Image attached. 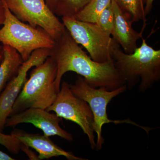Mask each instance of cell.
I'll return each instance as SVG.
<instances>
[{"instance_id":"24","label":"cell","mask_w":160,"mask_h":160,"mask_svg":"<svg viewBox=\"0 0 160 160\" xmlns=\"http://www.w3.org/2000/svg\"><path fill=\"white\" fill-rule=\"evenodd\" d=\"M3 57V45H0V63L2 62Z\"/></svg>"},{"instance_id":"13","label":"cell","mask_w":160,"mask_h":160,"mask_svg":"<svg viewBox=\"0 0 160 160\" xmlns=\"http://www.w3.org/2000/svg\"><path fill=\"white\" fill-rule=\"evenodd\" d=\"M3 57L0 63V94L8 83L17 75L23 59L16 49L3 45Z\"/></svg>"},{"instance_id":"14","label":"cell","mask_w":160,"mask_h":160,"mask_svg":"<svg viewBox=\"0 0 160 160\" xmlns=\"http://www.w3.org/2000/svg\"><path fill=\"white\" fill-rule=\"evenodd\" d=\"M131 22L142 20L146 25V0H113Z\"/></svg>"},{"instance_id":"20","label":"cell","mask_w":160,"mask_h":160,"mask_svg":"<svg viewBox=\"0 0 160 160\" xmlns=\"http://www.w3.org/2000/svg\"><path fill=\"white\" fill-rule=\"evenodd\" d=\"M5 19V10L2 0H0V26L2 25Z\"/></svg>"},{"instance_id":"5","label":"cell","mask_w":160,"mask_h":160,"mask_svg":"<svg viewBox=\"0 0 160 160\" xmlns=\"http://www.w3.org/2000/svg\"><path fill=\"white\" fill-rule=\"evenodd\" d=\"M70 88L72 93L78 97L85 100L89 104L93 114V129L97 135L96 142L97 150L102 148L104 139L102 136L103 125L108 123L115 124L120 123H130L139 126L146 130L145 127H141L131 120H111L108 118L107 107L113 98L124 92L127 89L124 85L113 90H109L104 87L94 88L89 86L82 77L78 76L74 84H70Z\"/></svg>"},{"instance_id":"11","label":"cell","mask_w":160,"mask_h":160,"mask_svg":"<svg viewBox=\"0 0 160 160\" xmlns=\"http://www.w3.org/2000/svg\"><path fill=\"white\" fill-rule=\"evenodd\" d=\"M10 134L22 144L34 149L38 153L39 160L48 159L58 156L65 157L69 160H88L76 156L71 152L65 151L56 145L49 137L45 135L29 133L17 129L12 132Z\"/></svg>"},{"instance_id":"17","label":"cell","mask_w":160,"mask_h":160,"mask_svg":"<svg viewBox=\"0 0 160 160\" xmlns=\"http://www.w3.org/2000/svg\"><path fill=\"white\" fill-rule=\"evenodd\" d=\"M114 13L111 2L100 15L96 24L111 35L113 27Z\"/></svg>"},{"instance_id":"18","label":"cell","mask_w":160,"mask_h":160,"mask_svg":"<svg viewBox=\"0 0 160 160\" xmlns=\"http://www.w3.org/2000/svg\"><path fill=\"white\" fill-rule=\"evenodd\" d=\"M21 144L18 139L11 134H4L0 131V145L4 146L11 153L18 154L21 150Z\"/></svg>"},{"instance_id":"10","label":"cell","mask_w":160,"mask_h":160,"mask_svg":"<svg viewBox=\"0 0 160 160\" xmlns=\"http://www.w3.org/2000/svg\"><path fill=\"white\" fill-rule=\"evenodd\" d=\"M62 121V118L46 109L31 108L9 116L5 127H14L22 123H30L42 130L46 136L57 135L72 142V135L60 127L59 123Z\"/></svg>"},{"instance_id":"4","label":"cell","mask_w":160,"mask_h":160,"mask_svg":"<svg viewBox=\"0 0 160 160\" xmlns=\"http://www.w3.org/2000/svg\"><path fill=\"white\" fill-rule=\"evenodd\" d=\"M2 1L5 19L0 29V42L14 48L24 61L28 60L37 49H52L55 41L47 32L20 21L10 11L5 0Z\"/></svg>"},{"instance_id":"9","label":"cell","mask_w":160,"mask_h":160,"mask_svg":"<svg viewBox=\"0 0 160 160\" xmlns=\"http://www.w3.org/2000/svg\"><path fill=\"white\" fill-rule=\"evenodd\" d=\"M50 49L42 48L33 51L29 58L23 62L17 75L7 84L0 94V131L2 132L5 128L13 104L27 79L28 71L44 62L50 55Z\"/></svg>"},{"instance_id":"8","label":"cell","mask_w":160,"mask_h":160,"mask_svg":"<svg viewBox=\"0 0 160 160\" xmlns=\"http://www.w3.org/2000/svg\"><path fill=\"white\" fill-rule=\"evenodd\" d=\"M15 16L32 27H41L54 40L62 37L66 28L60 22L45 0H5Z\"/></svg>"},{"instance_id":"12","label":"cell","mask_w":160,"mask_h":160,"mask_svg":"<svg viewBox=\"0 0 160 160\" xmlns=\"http://www.w3.org/2000/svg\"><path fill=\"white\" fill-rule=\"evenodd\" d=\"M111 4L114 13L111 36L118 44L122 46L124 52L128 54L132 53L138 48V41L143 38V32L146 25H144L140 32L135 31L132 27V23L126 18L115 2L111 0Z\"/></svg>"},{"instance_id":"2","label":"cell","mask_w":160,"mask_h":160,"mask_svg":"<svg viewBox=\"0 0 160 160\" xmlns=\"http://www.w3.org/2000/svg\"><path fill=\"white\" fill-rule=\"evenodd\" d=\"M142 45L132 53L123 52L117 44L112 56L114 66L129 87L140 80L139 90L145 91L160 79V50H156L142 38Z\"/></svg>"},{"instance_id":"21","label":"cell","mask_w":160,"mask_h":160,"mask_svg":"<svg viewBox=\"0 0 160 160\" xmlns=\"http://www.w3.org/2000/svg\"><path fill=\"white\" fill-rule=\"evenodd\" d=\"M59 0H45L46 4L53 12L55 11Z\"/></svg>"},{"instance_id":"19","label":"cell","mask_w":160,"mask_h":160,"mask_svg":"<svg viewBox=\"0 0 160 160\" xmlns=\"http://www.w3.org/2000/svg\"><path fill=\"white\" fill-rule=\"evenodd\" d=\"M21 150L26 153V155L29 158V159L31 160H39L38 155V156L34 152L32 151L29 146H26L22 143L21 146Z\"/></svg>"},{"instance_id":"3","label":"cell","mask_w":160,"mask_h":160,"mask_svg":"<svg viewBox=\"0 0 160 160\" xmlns=\"http://www.w3.org/2000/svg\"><path fill=\"white\" fill-rule=\"evenodd\" d=\"M57 66L48 57L32 70L12 106L10 116L29 108L47 109L54 102L59 92L56 87Z\"/></svg>"},{"instance_id":"6","label":"cell","mask_w":160,"mask_h":160,"mask_svg":"<svg viewBox=\"0 0 160 160\" xmlns=\"http://www.w3.org/2000/svg\"><path fill=\"white\" fill-rule=\"evenodd\" d=\"M62 20L72 38L86 49L92 59L99 63L112 60V49L118 43L110 33L96 23L82 22L67 17H63Z\"/></svg>"},{"instance_id":"23","label":"cell","mask_w":160,"mask_h":160,"mask_svg":"<svg viewBox=\"0 0 160 160\" xmlns=\"http://www.w3.org/2000/svg\"><path fill=\"white\" fill-rule=\"evenodd\" d=\"M14 158L11 157L9 155L0 150V160H15Z\"/></svg>"},{"instance_id":"7","label":"cell","mask_w":160,"mask_h":160,"mask_svg":"<svg viewBox=\"0 0 160 160\" xmlns=\"http://www.w3.org/2000/svg\"><path fill=\"white\" fill-rule=\"evenodd\" d=\"M46 110L54 112L58 116L78 124L88 137L91 149H95L92 111L87 102L72 93L70 84L66 82L61 84L54 102Z\"/></svg>"},{"instance_id":"1","label":"cell","mask_w":160,"mask_h":160,"mask_svg":"<svg viewBox=\"0 0 160 160\" xmlns=\"http://www.w3.org/2000/svg\"><path fill=\"white\" fill-rule=\"evenodd\" d=\"M49 56L57 66L55 84L58 91L63 76L69 71L82 77L89 86L94 88L104 87L113 90L126 85L113 59L105 63L95 62L83 51L66 29L62 37L55 41Z\"/></svg>"},{"instance_id":"16","label":"cell","mask_w":160,"mask_h":160,"mask_svg":"<svg viewBox=\"0 0 160 160\" xmlns=\"http://www.w3.org/2000/svg\"><path fill=\"white\" fill-rule=\"evenodd\" d=\"M91 0H59L54 13L59 16L74 18Z\"/></svg>"},{"instance_id":"15","label":"cell","mask_w":160,"mask_h":160,"mask_svg":"<svg viewBox=\"0 0 160 160\" xmlns=\"http://www.w3.org/2000/svg\"><path fill=\"white\" fill-rule=\"evenodd\" d=\"M111 2V0H91L74 18L86 22L96 23L102 12Z\"/></svg>"},{"instance_id":"22","label":"cell","mask_w":160,"mask_h":160,"mask_svg":"<svg viewBox=\"0 0 160 160\" xmlns=\"http://www.w3.org/2000/svg\"><path fill=\"white\" fill-rule=\"evenodd\" d=\"M154 0H146L145 6V12L146 16L149 14L152 8V5Z\"/></svg>"}]
</instances>
